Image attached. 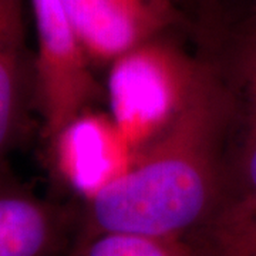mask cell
<instances>
[{
    "label": "cell",
    "mask_w": 256,
    "mask_h": 256,
    "mask_svg": "<svg viewBox=\"0 0 256 256\" xmlns=\"http://www.w3.org/2000/svg\"><path fill=\"white\" fill-rule=\"evenodd\" d=\"M67 256H200V252L185 239L102 234L82 242H74Z\"/></svg>",
    "instance_id": "cell-9"
},
{
    "label": "cell",
    "mask_w": 256,
    "mask_h": 256,
    "mask_svg": "<svg viewBox=\"0 0 256 256\" xmlns=\"http://www.w3.org/2000/svg\"><path fill=\"white\" fill-rule=\"evenodd\" d=\"M72 225L67 208L3 178L0 171V256L60 255Z\"/></svg>",
    "instance_id": "cell-6"
},
{
    "label": "cell",
    "mask_w": 256,
    "mask_h": 256,
    "mask_svg": "<svg viewBox=\"0 0 256 256\" xmlns=\"http://www.w3.org/2000/svg\"><path fill=\"white\" fill-rule=\"evenodd\" d=\"M232 110L226 88L204 67L168 128L87 200L76 242L102 234L185 239L210 225L226 200L220 156Z\"/></svg>",
    "instance_id": "cell-1"
},
{
    "label": "cell",
    "mask_w": 256,
    "mask_h": 256,
    "mask_svg": "<svg viewBox=\"0 0 256 256\" xmlns=\"http://www.w3.org/2000/svg\"><path fill=\"white\" fill-rule=\"evenodd\" d=\"M26 54L24 0H0V171L23 120Z\"/></svg>",
    "instance_id": "cell-7"
},
{
    "label": "cell",
    "mask_w": 256,
    "mask_h": 256,
    "mask_svg": "<svg viewBox=\"0 0 256 256\" xmlns=\"http://www.w3.org/2000/svg\"><path fill=\"white\" fill-rule=\"evenodd\" d=\"M67 6L92 63L111 64L178 20L172 0H67Z\"/></svg>",
    "instance_id": "cell-4"
},
{
    "label": "cell",
    "mask_w": 256,
    "mask_h": 256,
    "mask_svg": "<svg viewBox=\"0 0 256 256\" xmlns=\"http://www.w3.org/2000/svg\"><path fill=\"white\" fill-rule=\"evenodd\" d=\"M37 36L34 80L47 142L88 111L98 96L67 0H28Z\"/></svg>",
    "instance_id": "cell-3"
},
{
    "label": "cell",
    "mask_w": 256,
    "mask_h": 256,
    "mask_svg": "<svg viewBox=\"0 0 256 256\" xmlns=\"http://www.w3.org/2000/svg\"><path fill=\"white\" fill-rule=\"evenodd\" d=\"M201 232L200 256H256V210L218 218Z\"/></svg>",
    "instance_id": "cell-10"
},
{
    "label": "cell",
    "mask_w": 256,
    "mask_h": 256,
    "mask_svg": "<svg viewBox=\"0 0 256 256\" xmlns=\"http://www.w3.org/2000/svg\"><path fill=\"white\" fill-rule=\"evenodd\" d=\"M58 175L86 201L122 174L136 151L112 118L86 111L48 141Z\"/></svg>",
    "instance_id": "cell-5"
},
{
    "label": "cell",
    "mask_w": 256,
    "mask_h": 256,
    "mask_svg": "<svg viewBox=\"0 0 256 256\" xmlns=\"http://www.w3.org/2000/svg\"><path fill=\"white\" fill-rule=\"evenodd\" d=\"M239 73L245 94V131L234 180L215 220L256 210V33L242 44Z\"/></svg>",
    "instance_id": "cell-8"
},
{
    "label": "cell",
    "mask_w": 256,
    "mask_h": 256,
    "mask_svg": "<svg viewBox=\"0 0 256 256\" xmlns=\"http://www.w3.org/2000/svg\"><path fill=\"white\" fill-rule=\"evenodd\" d=\"M202 68L160 37L111 63V118L136 152L160 137L174 121Z\"/></svg>",
    "instance_id": "cell-2"
}]
</instances>
